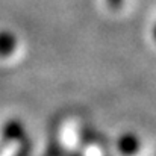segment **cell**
Masks as SVG:
<instances>
[{"label":"cell","instance_id":"1","mask_svg":"<svg viewBox=\"0 0 156 156\" xmlns=\"http://www.w3.org/2000/svg\"><path fill=\"white\" fill-rule=\"evenodd\" d=\"M17 46V40L11 32L2 30L0 32V58H6L12 55Z\"/></svg>","mask_w":156,"mask_h":156},{"label":"cell","instance_id":"2","mask_svg":"<svg viewBox=\"0 0 156 156\" xmlns=\"http://www.w3.org/2000/svg\"><path fill=\"white\" fill-rule=\"evenodd\" d=\"M108 3L112 9H120L123 5V0H108Z\"/></svg>","mask_w":156,"mask_h":156}]
</instances>
